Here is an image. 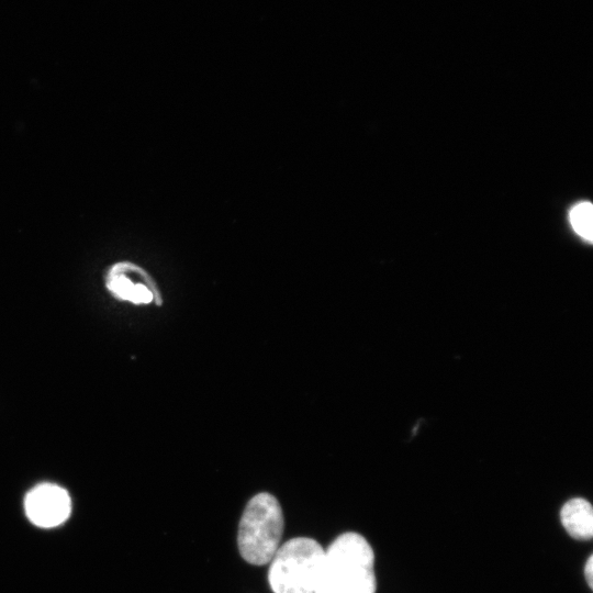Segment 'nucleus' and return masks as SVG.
Instances as JSON below:
<instances>
[{"mask_svg":"<svg viewBox=\"0 0 593 593\" xmlns=\"http://www.w3.org/2000/svg\"><path fill=\"white\" fill-rule=\"evenodd\" d=\"M325 549L309 537L281 545L270 560L269 584L273 593H314Z\"/></svg>","mask_w":593,"mask_h":593,"instance_id":"nucleus-3","label":"nucleus"},{"mask_svg":"<svg viewBox=\"0 0 593 593\" xmlns=\"http://www.w3.org/2000/svg\"><path fill=\"white\" fill-rule=\"evenodd\" d=\"M374 553L357 533L338 536L324 552L314 593H376Z\"/></svg>","mask_w":593,"mask_h":593,"instance_id":"nucleus-1","label":"nucleus"},{"mask_svg":"<svg viewBox=\"0 0 593 593\" xmlns=\"http://www.w3.org/2000/svg\"><path fill=\"white\" fill-rule=\"evenodd\" d=\"M105 288L119 301L135 305L163 304L160 291L152 276L141 266L122 260L109 267Z\"/></svg>","mask_w":593,"mask_h":593,"instance_id":"nucleus-4","label":"nucleus"},{"mask_svg":"<svg viewBox=\"0 0 593 593\" xmlns=\"http://www.w3.org/2000/svg\"><path fill=\"white\" fill-rule=\"evenodd\" d=\"M584 574L585 579L588 581V584L592 586L593 584V557L590 556L585 566H584Z\"/></svg>","mask_w":593,"mask_h":593,"instance_id":"nucleus-8","label":"nucleus"},{"mask_svg":"<svg viewBox=\"0 0 593 593\" xmlns=\"http://www.w3.org/2000/svg\"><path fill=\"white\" fill-rule=\"evenodd\" d=\"M284 519L278 500L268 492L254 495L245 506L237 533L240 556L249 563H269L280 547Z\"/></svg>","mask_w":593,"mask_h":593,"instance_id":"nucleus-2","label":"nucleus"},{"mask_svg":"<svg viewBox=\"0 0 593 593\" xmlns=\"http://www.w3.org/2000/svg\"><path fill=\"white\" fill-rule=\"evenodd\" d=\"M570 223L574 232L591 242L593 238V206L590 202H580L570 211Z\"/></svg>","mask_w":593,"mask_h":593,"instance_id":"nucleus-7","label":"nucleus"},{"mask_svg":"<svg viewBox=\"0 0 593 593\" xmlns=\"http://www.w3.org/2000/svg\"><path fill=\"white\" fill-rule=\"evenodd\" d=\"M560 519L567 533L577 539H590L593 534L591 504L581 497L568 501L561 508Z\"/></svg>","mask_w":593,"mask_h":593,"instance_id":"nucleus-6","label":"nucleus"},{"mask_svg":"<svg viewBox=\"0 0 593 593\" xmlns=\"http://www.w3.org/2000/svg\"><path fill=\"white\" fill-rule=\"evenodd\" d=\"M24 508L26 516L34 525L51 528L60 525L69 517L71 501L64 488L45 482L27 492Z\"/></svg>","mask_w":593,"mask_h":593,"instance_id":"nucleus-5","label":"nucleus"}]
</instances>
